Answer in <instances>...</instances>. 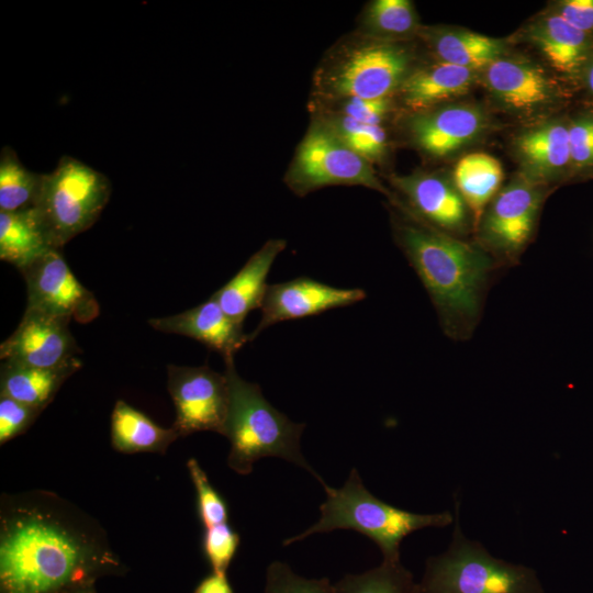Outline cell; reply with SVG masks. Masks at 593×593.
I'll return each instance as SVG.
<instances>
[{"instance_id":"15","label":"cell","mask_w":593,"mask_h":593,"mask_svg":"<svg viewBox=\"0 0 593 593\" xmlns=\"http://www.w3.org/2000/svg\"><path fill=\"white\" fill-rule=\"evenodd\" d=\"M485 118L471 105H449L417 113L411 120L415 143L427 154L447 156L473 141L484 128Z\"/></svg>"},{"instance_id":"7","label":"cell","mask_w":593,"mask_h":593,"mask_svg":"<svg viewBox=\"0 0 593 593\" xmlns=\"http://www.w3.org/2000/svg\"><path fill=\"white\" fill-rule=\"evenodd\" d=\"M409 74L410 55L404 47L383 42L358 43L323 71L321 87L336 101L385 99L399 90Z\"/></svg>"},{"instance_id":"11","label":"cell","mask_w":593,"mask_h":593,"mask_svg":"<svg viewBox=\"0 0 593 593\" xmlns=\"http://www.w3.org/2000/svg\"><path fill=\"white\" fill-rule=\"evenodd\" d=\"M80 348L69 331V322L26 309L19 326L0 346L3 362L59 368L80 361Z\"/></svg>"},{"instance_id":"34","label":"cell","mask_w":593,"mask_h":593,"mask_svg":"<svg viewBox=\"0 0 593 593\" xmlns=\"http://www.w3.org/2000/svg\"><path fill=\"white\" fill-rule=\"evenodd\" d=\"M42 411L8 396H0V444L26 432Z\"/></svg>"},{"instance_id":"8","label":"cell","mask_w":593,"mask_h":593,"mask_svg":"<svg viewBox=\"0 0 593 593\" xmlns=\"http://www.w3.org/2000/svg\"><path fill=\"white\" fill-rule=\"evenodd\" d=\"M287 180L299 194L335 184L363 186L389 194L371 163L346 146L321 120L313 122L300 143Z\"/></svg>"},{"instance_id":"1","label":"cell","mask_w":593,"mask_h":593,"mask_svg":"<svg viewBox=\"0 0 593 593\" xmlns=\"http://www.w3.org/2000/svg\"><path fill=\"white\" fill-rule=\"evenodd\" d=\"M100 525L48 491L5 495L0 593H75L123 571Z\"/></svg>"},{"instance_id":"17","label":"cell","mask_w":593,"mask_h":593,"mask_svg":"<svg viewBox=\"0 0 593 593\" xmlns=\"http://www.w3.org/2000/svg\"><path fill=\"white\" fill-rule=\"evenodd\" d=\"M393 183L428 222L446 231L466 227L469 209L457 189L446 180L434 175L414 174L395 177Z\"/></svg>"},{"instance_id":"19","label":"cell","mask_w":593,"mask_h":593,"mask_svg":"<svg viewBox=\"0 0 593 593\" xmlns=\"http://www.w3.org/2000/svg\"><path fill=\"white\" fill-rule=\"evenodd\" d=\"M534 41L548 64L570 79L582 78L593 56V36L573 27L557 13L537 26Z\"/></svg>"},{"instance_id":"23","label":"cell","mask_w":593,"mask_h":593,"mask_svg":"<svg viewBox=\"0 0 593 593\" xmlns=\"http://www.w3.org/2000/svg\"><path fill=\"white\" fill-rule=\"evenodd\" d=\"M454 179L457 191L472 214L474 228H478L486 205L502 182L501 163L485 153L466 155L457 163Z\"/></svg>"},{"instance_id":"21","label":"cell","mask_w":593,"mask_h":593,"mask_svg":"<svg viewBox=\"0 0 593 593\" xmlns=\"http://www.w3.org/2000/svg\"><path fill=\"white\" fill-rule=\"evenodd\" d=\"M81 361L59 368H37L2 362L0 396L44 410L61 384L81 368Z\"/></svg>"},{"instance_id":"39","label":"cell","mask_w":593,"mask_h":593,"mask_svg":"<svg viewBox=\"0 0 593 593\" xmlns=\"http://www.w3.org/2000/svg\"><path fill=\"white\" fill-rule=\"evenodd\" d=\"M581 79L585 83L589 92L593 96V56L588 63Z\"/></svg>"},{"instance_id":"13","label":"cell","mask_w":593,"mask_h":593,"mask_svg":"<svg viewBox=\"0 0 593 593\" xmlns=\"http://www.w3.org/2000/svg\"><path fill=\"white\" fill-rule=\"evenodd\" d=\"M541 197L526 182H514L494 199L482 222V234L494 253L514 261L535 226Z\"/></svg>"},{"instance_id":"29","label":"cell","mask_w":593,"mask_h":593,"mask_svg":"<svg viewBox=\"0 0 593 593\" xmlns=\"http://www.w3.org/2000/svg\"><path fill=\"white\" fill-rule=\"evenodd\" d=\"M333 133L351 150L369 163L381 158L388 146L387 132L382 125L361 123L340 113L323 118Z\"/></svg>"},{"instance_id":"16","label":"cell","mask_w":593,"mask_h":593,"mask_svg":"<svg viewBox=\"0 0 593 593\" xmlns=\"http://www.w3.org/2000/svg\"><path fill=\"white\" fill-rule=\"evenodd\" d=\"M286 246L284 239L266 242L227 283L211 295L236 323L243 325L250 311L260 309L268 288V273Z\"/></svg>"},{"instance_id":"14","label":"cell","mask_w":593,"mask_h":593,"mask_svg":"<svg viewBox=\"0 0 593 593\" xmlns=\"http://www.w3.org/2000/svg\"><path fill=\"white\" fill-rule=\"evenodd\" d=\"M148 324L159 332L193 338L221 354L224 360L234 358L249 342L243 325L231 318L212 298L184 312L150 318Z\"/></svg>"},{"instance_id":"18","label":"cell","mask_w":593,"mask_h":593,"mask_svg":"<svg viewBox=\"0 0 593 593\" xmlns=\"http://www.w3.org/2000/svg\"><path fill=\"white\" fill-rule=\"evenodd\" d=\"M485 80L502 102L516 110H533L548 103L552 97L547 76L527 63L499 58L486 67Z\"/></svg>"},{"instance_id":"27","label":"cell","mask_w":593,"mask_h":593,"mask_svg":"<svg viewBox=\"0 0 593 593\" xmlns=\"http://www.w3.org/2000/svg\"><path fill=\"white\" fill-rule=\"evenodd\" d=\"M44 174L29 170L9 146L0 155V212L33 209Z\"/></svg>"},{"instance_id":"28","label":"cell","mask_w":593,"mask_h":593,"mask_svg":"<svg viewBox=\"0 0 593 593\" xmlns=\"http://www.w3.org/2000/svg\"><path fill=\"white\" fill-rule=\"evenodd\" d=\"M413 574L400 562H385L360 574H346L335 593H416Z\"/></svg>"},{"instance_id":"10","label":"cell","mask_w":593,"mask_h":593,"mask_svg":"<svg viewBox=\"0 0 593 593\" xmlns=\"http://www.w3.org/2000/svg\"><path fill=\"white\" fill-rule=\"evenodd\" d=\"M20 271L26 283V309L80 324L99 315L96 296L71 272L60 249L47 250Z\"/></svg>"},{"instance_id":"2","label":"cell","mask_w":593,"mask_h":593,"mask_svg":"<svg viewBox=\"0 0 593 593\" xmlns=\"http://www.w3.org/2000/svg\"><path fill=\"white\" fill-rule=\"evenodd\" d=\"M395 233L444 332L455 339L469 337L481 314L493 259L482 249L418 221H400Z\"/></svg>"},{"instance_id":"9","label":"cell","mask_w":593,"mask_h":593,"mask_svg":"<svg viewBox=\"0 0 593 593\" xmlns=\"http://www.w3.org/2000/svg\"><path fill=\"white\" fill-rule=\"evenodd\" d=\"M167 387L174 401L172 427L180 437L211 430L223 435L228 410L225 373L209 366H167Z\"/></svg>"},{"instance_id":"40","label":"cell","mask_w":593,"mask_h":593,"mask_svg":"<svg viewBox=\"0 0 593 593\" xmlns=\"http://www.w3.org/2000/svg\"><path fill=\"white\" fill-rule=\"evenodd\" d=\"M75 593H96L94 584L81 588L78 591H76Z\"/></svg>"},{"instance_id":"6","label":"cell","mask_w":593,"mask_h":593,"mask_svg":"<svg viewBox=\"0 0 593 593\" xmlns=\"http://www.w3.org/2000/svg\"><path fill=\"white\" fill-rule=\"evenodd\" d=\"M111 195V182L85 163L63 156L57 167L43 175L33 208L53 248L61 249L99 219Z\"/></svg>"},{"instance_id":"22","label":"cell","mask_w":593,"mask_h":593,"mask_svg":"<svg viewBox=\"0 0 593 593\" xmlns=\"http://www.w3.org/2000/svg\"><path fill=\"white\" fill-rule=\"evenodd\" d=\"M110 434L113 448L124 454H164L180 437L174 427L157 425L123 400H118L113 407Z\"/></svg>"},{"instance_id":"24","label":"cell","mask_w":593,"mask_h":593,"mask_svg":"<svg viewBox=\"0 0 593 593\" xmlns=\"http://www.w3.org/2000/svg\"><path fill=\"white\" fill-rule=\"evenodd\" d=\"M52 248L33 209L0 212L1 260L21 270Z\"/></svg>"},{"instance_id":"5","label":"cell","mask_w":593,"mask_h":593,"mask_svg":"<svg viewBox=\"0 0 593 593\" xmlns=\"http://www.w3.org/2000/svg\"><path fill=\"white\" fill-rule=\"evenodd\" d=\"M416 593H545L536 572L494 558L461 532L456 513L452 540L446 552L426 561Z\"/></svg>"},{"instance_id":"3","label":"cell","mask_w":593,"mask_h":593,"mask_svg":"<svg viewBox=\"0 0 593 593\" xmlns=\"http://www.w3.org/2000/svg\"><path fill=\"white\" fill-rule=\"evenodd\" d=\"M228 384V410L223 436L231 444L228 467L238 474H249L264 457H278L300 466L324 486L326 483L306 462L300 450L305 424L294 423L275 409L254 382L243 379L234 358L225 359Z\"/></svg>"},{"instance_id":"36","label":"cell","mask_w":593,"mask_h":593,"mask_svg":"<svg viewBox=\"0 0 593 593\" xmlns=\"http://www.w3.org/2000/svg\"><path fill=\"white\" fill-rule=\"evenodd\" d=\"M340 101L337 113L371 125H381L390 111V99L348 98Z\"/></svg>"},{"instance_id":"25","label":"cell","mask_w":593,"mask_h":593,"mask_svg":"<svg viewBox=\"0 0 593 593\" xmlns=\"http://www.w3.org/2000/svg\"><path fill=\"white\" fill-rule=\"evenodd\" d=\"M518 149L532 166L549 174L571 167L568 124L562 122L525 133L518 139Z\"/></svg>"},{"instance_id":"20","label":"cell","mask_w":593,"mask_h":593,"mask_svg":"<svg viewBox=\"0 0 593 593\" xmlns=\"http://www.w3.org/2000/svg\"><path fill=\"white\" fill-rule=\"evenodd\" d=\"M473 78L471 69L439 61L410 72L399 92L403 103L417 114L467 93Z\"/></svg>"},{"instance_id":"4","label":"cell","mask_w":593,"mask_h":593,"mask_svg":"<svg viewBox=\"0 0 593 593\" xmlns=\"http://www.w3.org/2000/svg\"><path fill=\"white\" fill-rule=\"evenodd\" d=\"M323 488L326 500L320 506L321 518L302 534L283 540V546L317 533L353 529L378 545L383 561L400 562V545L407 535L426 527H445L454 522L449 511L416 514L381 501L365 488L355 468L340 489L327 484Z\"/></svg>"},{"instance_id":"30","label":"cell","mask_w":593,"mask_h":593,"mask_svg":"<svg viewBox=\"0 0 593 593\" xmlns=\"http://www.w3.org/2000/svg\"><path fill=\"white\" fill-rule=\"evenodd\" d=\"M365 25L370 32L379 35L407 34L416 25L414 7L407 0L372 1L365 14Z\"/></svg>"},{"instance_id":"12","label":"cell","mask_w":593,"mask_h":593,"mask_svg":"<svg viewBox=\"0 0 593 593\" xmlns=\"http://www.w3.org/2000/svg\"><path fill=\"white\" fill-rule=\"evenodd\" d=\"M365 298L362 289L337 288L309 277L268 284L260 306L261 317L256 328L248 334V339L254 340L273 324L349 306Z\"/></svg>"},{"instance_id":"37","label":"cell","mask_w":593,"mask_h":593,"mask_svg":"<svg viewBox=\"0 0 593 593\" xmlns=\"http://www.w3.org/2000/svg\"><path fill=\"white\" fill-rule=\"evenodd\" d=\"M556 13L573 27L593 36V0H566Z\"/></svg>"},{"instance_id":"32","label":"cell","mask_w":593,"mask_h":593,"mask_svg":"<svg viewBox=\"0 0 593 593\" xmlns=\"http://www.w3.org/2000/svg\"><path fill=\"white\" fill-rule=\"evenodd\" d=\"M265 593H335L327 578L306 579L295 574L281 561L269 564L266 573Z\"/></svg>"},{"instance_id":"31","label":"cell","mask_w":593,"mask_h":593,"mask_svg":"<svg viewBox=\"0 0 593 593\" xmlns=\"http://www.w3.org/2000/svg\"><path fill=\"white\" fill-rule=\"evenodd\" d=\"M187 468L197 493L198 516L204 528L227 523V504L212 486L199 462L191 458L187 461Z\"/></svg>"},{"instance_id":"33","label":"cell","mask_w":593,"mask_h":593,"mask_svg":"<svg viewBox=\"0 0 593 593\" xmlns=\"http://www.w3.org/2000/svg\"><path fill=\"white\" fill-rule=\"evenodd\" d=\"M238 546L239 535L228 523L219 524L204 530L203 553L214 572L226 573Z\"/></svg>"},{"instance_id":"26","label":"cell","mask_w":593,"mask_h":593,"mask_svg":"<svg viewBox=\"0 0 593 593\" xmlns=\"http://www.w3.org/2000/svg\"><path fill=\"white\" fill-rule=\"evenodd\" d=\"M433 48L440 61L478 69L499 59L502 43L496 38L472 32H447L433 38Z\"/></svg>"},{"instance_id":"35","label":"cell","mask_w":593,"mask_h":593,"mask_svg":"<svg viewBox=\"0 0 593 593\" xmlns=\"http://www.w3.org/2000/svg\"><path fill=\"white\" fill-rule=\"evenodd\" d=\"M571 167L585 170L593 167V115L578 116L568 124Z\"/></svg>"},{"instance_id":"38","label":"cell","mask_w":593,"mask_h":593,"mask_svg":"<svg viewBox=\"0 0 593 593\" xmlns=\"http://www.w3.org/2000/svg\"><path fill=\"white\" fill-rule=\"evenodd\" d=\"M193 593H234L226 573L214 572L197 585Z\"/></svg>"}]
</instances>
